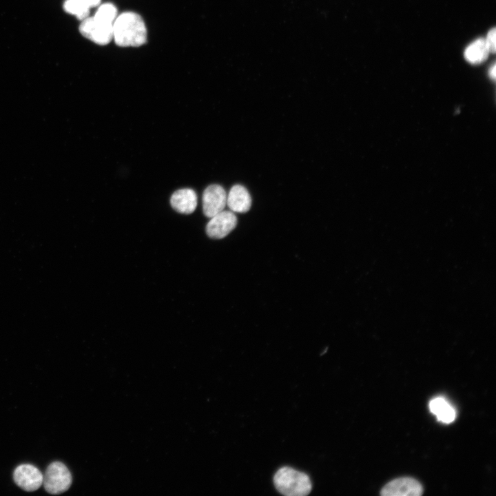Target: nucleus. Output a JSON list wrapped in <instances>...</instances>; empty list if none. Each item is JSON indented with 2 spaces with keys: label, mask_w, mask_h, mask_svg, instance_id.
Returning <instances> with one entry per match:
<instances>
[{
  "label": "nucleus",
  "mask_w": 496,
  "mask_h": 496,
  "mask_svg": "<svg viewBox=\"0 0 496 496\" xmlns=\"http://www.w3.org/2000/svg\"><path fill=\"white\" fill-rule=\"evenodd\" d=\"M276 488L287 496H305L311 490L309 476L289 467L280 468L273 477Z\"/></svg>",
  "instance_id": "7ed1b4c3"
},
{
  "label": "nucleus",
  "mask_w": 496,
  "mask_h": 496,
  "mask_svg": "<svg viewBox=\"0 0 496 496\" xmlns=\"http://www.w3.org/2000/svg\"><path fill=\"white\" fill-rule=\"evenodd\" d=\"M429 409L437 417L438 421L445 424L451 423L456 417L454 408L442 397L432 399L429 402Z\"/></svg>",
  "instance_id": "9b49d317"
},
{
  "label": "nucleus",
  "mask_w": 496,
  "mask_h": 496,
  "mask_svg": "<svg viewBox=\"0 0 496 496\" xmlns=\"http://www.w3.org/2000/svg\"><path fill=\"white\" fill-rule=\"evenodd\" d=\"M13 479L21 489L32 492L37 490L43 484V475L34 466L23 464L14 469Z\"/></svg>",
  "instance_id": "423d86ee"
},
{
  "label": "nucleus",
  "mask_w": 496,
  "mask_h": 496,
  "mask_svg": "<svg viewBox=\"0 0 496 496\" xmlns=\"http://www.w3.org/2000/svg\"><path fill=\"white\" fill-rule=\"evenodd\" d=\"M63 8L65 12L83 21L89 17L91 7L85 0H65Z\"/></svg>",
  "instance_id": "ddd939ff"
},
{
  "label": "nucleus",
  "mask_w": 496,
  "mask_h": 496,
  "mask_svg": "<svg viewBox=\"0 0 496 496\" xmlns=\"http://www.w3.org/2000/svg\"><path fill=\"white\" fill-rule=\"evenodd\" d=\"M423 493L421 484L412 477H400L387 483L381 490L383 496H420Z\"/></svg>",
  "instance_id": "0eeeda50"
},
{
  "label": "nucleus",
  "mask_w": 496,
  "mask_h": 496,
  "mask_svg": "<svg viewBox=\"0 0 496 496\" xmlns=\"http://www.w3.org/2000/svg\"><path fill=\"white\" fill-rule=\"evenodd\" d=\"M488 53L485 39H478L466 48L464 57L468 62L477 64L486 60Z\"/></svg>",
  "instance_id": "f8f14e48"
},
{
  "label": "nucleus",
  "mask_w": 496,
  "mask_h": 496,
  "mask_svg": "<svg viewBox=\"0 0 496 496\" xmlns=\"http://www.w3.org/2000/svg\"><path fill=\"white\" fill-rule=\"evenodd\" d=\"M172 208L178 213L189 214L194 211L197 206V195L189 188L176 190L170 198Z\"/></svg>",
  "instance_id": "1a4fd4ad"
},
{
  "label": "nucleus",
  "mask_w": 496,
  "mask_h": 496,
  "mask_svg": "<svg viewBox=\"0 0 496 496\" xmlns=\"http://www.w3.org/2000/svg\"><path fill=\"white\" fill-rule=\"evenodd\" d=\"M43 484L48 493L53 495L61 494L70 487L72 475L63 463L54 462L46 468Z\"/></svg>",
  "instance_id": "20e7f679"
},
{
  "label": "nucleus",
  "mask_w": 496,
  "mask_h": 496,
  "mask_svg": "<svg viewBox=\"0 0 496 496\" xmlns=\"http://www.w3.org/2000/svg\"><path fill=\"white\" fill-rule=\"evenodd\" d=\"M89 6L92 8L99 6L101 4V0H85Z\"/></svg>",
  "instance_id": "2eb2a0df"
},
{
  "label": "nucleus",
  "mask_w": 496,
  "mask_h": 496,
  "mask_svg": "<svg viewBox=\"0 0 496 496\" xmlns=\"http://www.w3.org/2000/svg\"><path fill=\"white\" fill-rule=\"evenodd\" d=\"M227 205L233 212L248 211L251 205V198L248 190L242 185H234L227 195Z\"/></svg>",
  "instance_id": "9d476101"
},
{
  "label": "nucleus",
  "mask_w": 496,
  "mask_h": 496,
  "mask_svg": "<svg viewBox=\"0 0 496 496\" xmlns=\"http://www.w3.org/2000/svg\"><path fill=\"white\" fill-rule=\"evenodd\" d=\"M113 39L121 47H138L147 41V28L142 17L133 12H124L113 23Z\"/></svg>",
  "instance_id": "f03ea898"
},
{
  "label": "nucleus",
  "mask_w": 496,
  "mask_h": 496,
  "mask_svg": "<svg viewBox=\"0 0 496 496\" xmlns=\"http://www.w3.org/2000/svg\"><path fill=\"white\" fill-rule=\"evenodd\" d=\"M227 205V194L224 188L219 185L208 186L203 194V211L204 214L211 218L222 211Z\"/></svg>",
  "instance_id": "6e6552de"
},
{
  "label": "nucleus",
  "mask_w": 496,
  "mask_h": 496,
  "mask_svg": "<svg viewBox=\"0 0 496 496\" xmlns=\"http://www.w3.org/2000/svg\"><path fill=\"white\" fill-rule=\"evenodd\" d=\"M489 73H490V76L494 79L495 78V65H493L492 66V68L490 70Z\"/></svg>",
  "instance_id": "dca6fc26"
},
{
  "label": "nucleus",
  "mask_w": 496,
  "mask_h": 496,
  "mask_svg": "<svg viewBox=\"0 0 496 496\" xmlns=\"http://www.w3.org/2000/svg\"><path fill=\"white\" fill-rule=\"evenodd\" d=\"M489 52L494 53L495 52V28L491 29L485 39Z\"/></svg>",
  "instance_id": "4468645a"
},
{
  "label": "nucleus",
  "mask_w": 496,
  "mask_h": 496,
  "mask_svg": "<svg viewBox=\"0 0 496 496\" xmlns=\"http://www.w3.org/2000/svg\"><path fill=\"white\" fill-rule=\"evenodd\" d=\"M210 218L206 225V233L214 239L227 236L237 225V218L231 211L223 210Z\"/></svg>",
  "instance_id": "39448f33"
},
{
  "label": "nucleus",
  "mask_w": 496,
  "mask_h": 496,
  "mask_svg": "<svg viewBox=\"0 0 496 496\" xmlns=\"http://www.w3.org/2000/svg\"><path fill=\"white\" fill-rule=\"evenodd\" d=\"M117 8L112 3L100 4L92 17H87L79 27L80 33L92 42L104 45L113 39V23Z\"/></svg>",
  "instance_id": "f257e3e1"
}]
</instances>
